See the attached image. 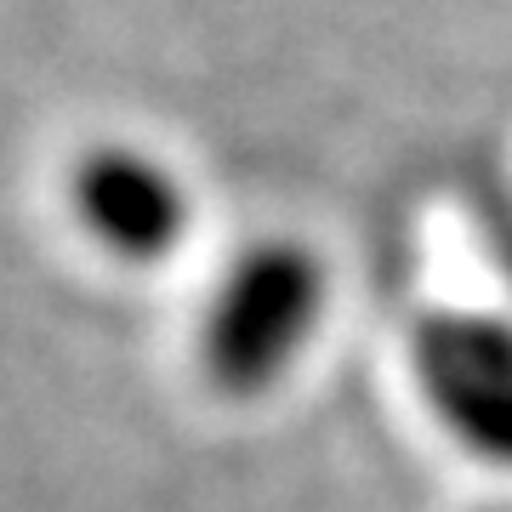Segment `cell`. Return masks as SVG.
Listing matches in <instances>:
<instances>
[{
    "instance_id": "7a4b0ae2",
    "label": "cell",
    "mask_w": 512,
    "mask_h": 512,
    "mask_svg": "<svg viewBox=\"0 0 512 512\" xmlns=\"http://www.w3.org/2000/svg\"><path fill=\"white\" fill-rule=\"evenodd\" d=\"M416 376L467 450L512 461V330L490 319H427L416 330Z\"/></svg>"
},
{
    "instance_id": "277c9868",
    "label": "cell",
    "mask_w": 512,
    "mask_h": 512,
    "mask_svg": "<svg viewBox=\"0 0 512 512\" xmlns=\"http://www.w3.org/2000/svg\"><path fill=\"white\" fill-rule=\"evenodd\" d=\"M495 512H512V507H495Z\"/></svg>"
},
{
    "instance_id": "6da1fadb",
    "label": "cell",
    "mask_w": 512,
    "mask_h": 512,
    "mask_svg": "<svg viewBox=\"0 0 512 512\" xmlns=\"http://www.w3.org/2000/svg\"><path fill=\"white\" fill-rule=\"evenodd\" d=\"M325 308V274L302 245H256L222 279L205 319V359L222 387H268L313 336Z\"/></svg>"
},
{
    "instance_id": "3957f363",
    "label": "cell",
    "mask_w": 512,
    "mask_h": 512,
    "mask_svg": "<svg viewBox=\"0 0 512 512\" xmlns=\"http://www.w3.org/2000/svg\"><path fill=\"white\" fill-rule=\"evenodd\" d=\"M74 205H80V222L120 256L171 251L188 222L177 177L160 160L137 154V148H97V154H86L80 177H74Z\"/></svg>"
}]
</instances>
